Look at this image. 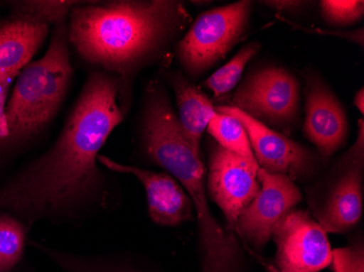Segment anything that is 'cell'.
Wrapping results in <instances>:
<instances>
[{
    "instance_id": "obj_1",
    "label": "cell",
    "mask_w": 364,
    "mask_h": 272,
    "mask_svg": "<svg viewBox=\"0 0 364 272\" xmlns=\"http://www.w3.org/2000/svg\"><path fill=\"white\" fill-rule=\"evenodd\" d=\"M119 79L90 73L54 144L0 185V210L26 228L41 220L80 221L108 206V183L97 156L124 120Z\"/></svg>"
},
{
    "instance_id": "obj_2",
    "label": "cell",
    "mask_w": 364,
    "mask_h": 272,
    "mask_svg": "<svg viewBox=\"0 0 364 272\" xmlns=\"http://www.w3.org/2000/svg\"><path fill=\"white\" fill-rule=\"evenodd\" d=\"M191 23L177 0H114L81 1L67 28L69 46L82 60L119 79V105L127 114L139 73L166 65L171 47Z\"/></svg>"
},
{
    "instance_id": "obj_3",
    "label": "cell",
    "mask_w": 364,
    "mask_h": 272,
    "mask_svg": "<svg viewBox=\"0 0 364 272\" xmlns=\"http://www.w3.org/2000/svg\"><path fill=\"white\" fill-rule=\"evenodd\" d=\"M141 142L146 156L166 170L187 192L198 220L202 272H242L245 259L231 230H225L210 212L201 151L186 138L168 92L159 80L145 87Z\"/></svg>"
},
{
    "instance_id": "obj_4",
    "label": "cell",
    "mask_w": 364,
    "mask_h": 272,
    "mask_svg": "<svg viewBox=\"0 0 364 272\" xmlns=\"http://www.w3.org/2000/svg\"><path fill=\"white\" fill-rule=\"evenodd\" d=\"M67 23L55 26L44 56L16 77L0 138V169L42 136L65 103L73 75Z\"/></svg>"
},
{
    "instance_id": "obj_5",
    "label": "cell",
    "mask_w": 364,
    "mask_h": 272,
    "mask_svg": "<svg viewBox=\"0 0 364 272\" xmlns=\"http://www.w3.org/2000/svg\"><path fill=\"white\" fill-rule=\"evenodd\" d=\"M364 126L351 146L326 175L308 190L312 216L326 232L347 233L355 228L363 208Z\"/></svg>"
},
{
    "instance_id": "obj_6",
    "label": "cell",
    "mask_w": 364,
    "mask_h": 272,
    "mask_svg": "<svg viewBox=\"0 0 364 272\" xmlns=\"http://www.w3.org/2000/svg\"><path fill=\"white\" fill-rule=\"evenodd\" d=\"M252 1L215 8L203 12L175 45V55L183 73L198 79L225 58L242 40L250 23Z\"/></svg>"
},
{
    "instance_id": "obj_7",
    "label": "cell",
    "mask_w": 364,
    "mask_h": 272,
    "mask_svg": "<svg viewBox=\"0 0 364 272\" xmlns=\"http://www.w3.org/2000/svg\"><path fill=\"white\" fill-rule=\"evenodd\" d=\"M300 83L285 67L265 65L239 85L232 107L265 126L292 130L300 121Z\"/></svg>"
},
{
    "instance_id": "obj_8",
    "label": "cell",
    "mask_w": 364,
    "mask_h": 272,
    "mask_svg": "<svg viewBox=\"0 0 364 272\" xmlns=\"http://www.w3.org/2000/svg\"><path fill=\"white\" fill-rule=\"evenodd\" d=\"M216 112L238 119L247 130L253 154L259 168L267 173L284 175L292 181H306L318 175L323 158L304 144L290 140L283 133L265 126L232 106H218Z\"/></svg>"
},
{
    "instance_id": "obj_9",
    "label": "cell",
    "mask_w": 364,
    "mask_h": 272,
    "mask_svg": "<svg viewBox=\"0 0 364 272\" xmlns=\"http://www.w3.org/2000/svg\"><path fill=\"white\" fill-rule=\"evenodd\" d=\"M257 179L261 189L241 212L235 230L259 253L280 221L301 202L302 195L296 183L286 175L269 173L259 168Z\"/></svg>"
},
{
    "instance_id": "obj_10",
    "label": "cell",
    "mask_w": 364,
    "mask_h": 272,
    "mask_svg": "<svg viewBox=\"0 0 364 272\" xmlns=\"http://www.w3.org/2000/svg\"><path fill=\"white\" fill-rule=\"evenodd\" d=\"M275 266L282 272H318L331 265L327 232L306 210H294L274 230Z\"/></svg>"
},
{
    "instance_id": "obj_11",
    "label": "cell",
    "mask_w": 364,
    "mask_h": 272,
    "mask_svg": "<svg viewBox=\"0 0 364 272\" xmlns=\"http://www.w3.org/2000/svg\"><path fill=\"white\" fill-rule=\"evenodd\" d=\"M259 168L216 142L210 145L206 192L234 230L241 212L261 189L257 179Z\"/></svg>"
},
{
    "instance_id": "obj_12",
    "label": "cell",
    "mask_w": 364,
    "mask_h": 272,
    "mask_svg": "<svg viewBox=\"0 0 364 272\" xmlns=\"http://www.w3.org/2000/svg\"><path fill=\"white\" fill-rule=\"evenodd\" d=\"M97 161L110 171L134 175L142 183L146 193L147 212L154 224L178 227L194 220L196 212L191 198L169 173L124 165L102 154L98 155Z\"/></svg>"
},
{
    "instance_id": "obj_13",
    "label": "cell",
    "mask_w": 364,
    "mask_h": 272,
    "mask_svg": "<svg viewBox=\"0 0 364 272\" xmlns=\"http://www.w3.org/2000/svg\"><path fill=\"white\" fill-rule=\"evenodd\" d=\"M304 95V136L318 148L323 161H328L347 142V114L332 89L316 75L309 77Z\"/></svg>"
},
{
    "instance_id": "obj_14",
    "label": "cell",
    "mask_w": 364,
    "mask_h": 272,
    "mask_svg": "<svg viewBox=\"0 0 364 272\" xmlns=\"http://www.w3.org/2000/svg\"><path fill=\"white\" fill-rule=\"evenodd\" d=\"M50 26L10 13L0 18V83L14 82L30 63L49 34Z\"/></svg>"
},
{
    "instance_id": "obj_15",
    "label": "cell",
    "mask_w": 364,
    "mask_h": 272,
    "mask_svg": "<svg viewBox=\"0 0 364 272\" xmlns=\"http://www.w3.org/2000/svg\"><path fill=\"white\" fill-rule=\"evenodd\" d=\"M161 71L175 94L180 126L193 148L201 151L202 136L216 110L210 98L182 71L167 65Z\"/></svg>"
},
{
    "instance_id": "obj_16",
    "label": "cell",
    "mask_w": 364,
    "mask_h": 272,
    "mask_svg": "<svg viewBox=\"0 0 364 272\" xmlns=\"http://www.w3.org/2000/svg\"><path fill=\"white\" fill-rule=\"evenodd\" d=\"M206 131L223 148L242 157L251 165L259 167L247 130L238 119L230 114L216 112Z\"/></svg>"
},
{
    "instance_id": "obj_17",
    "label": "cell",
    "mask_w": 364,
    "mask_h": 272,
    "mask_svg": "<svg viewBox=\"0 0 364 272\" xmlns=\"http://www.w3.org/2000/svg\"><path fill=\"white\" fill-rule=\"evenodd\" d=\"M28 228L9 212L0 210V272H11L23 257Z\"/></svg>"
},
{
    "instance_id": "obj_18",
    "label": "cell",
    "mask_w": 364,
    "mask_h": 272,
    "mask_svg": "<svg viewBox=\"0 0 364 272\" xmlns=\"http://www.w3.org/2000/svg\"><path fill=\"white\" fill-rule=\"evenodd\" d=\"M81 1L69 0H26V1H3L10 13L26 16L36 21L50 26H60L68 22L71 10Z\"/></svg>"
},
{
    "instance_id": "obj_19",
    "label": "cell",
    "mask_w": 364,
    "mask_h": 272,
    "mask_svg": "<svg viewBox=\"0 0 364 272\" xmlns=\"http://www.w3.org/2000/svg\"><path fill=\"white\" fill-rule=\"evenodd\" d=\"M261 50V45L257 42H251L245 45L237 53L236 56L226 65L215 71L205 82L204 87L210 89L215 97L226 95L230 93L238 85L245 65L250 62Z\"/></svg>"
},
{
    "instance_id": "obj_20",
    "label": "cell",
    "mask_w": 364,
    "mask_h": 272,
    "mask_svg": "<svg viewBox=\"0 0 364 272\" xmlns=\"http://www.w3.org/2000/svg\"><path fill=\"white\" fill-rule=\"evenodd\" d=\"M63 272H141L128 266L114 263L106 257L77 255L38 245Z\"/></svg>"
},
{
    "instance_id": "obj_21",
    "label": "cell",
    "mask_w": 364,
    "mask_h": 272,
    "mask_svg": "<svg viewBox=\"0 0 364 272\" xmlns=\"http://www.w3.org/2000/svg\"><path fill=\"white\" fill-rule=\"evenodd\" d=\"M320 7L323 19L329 26H350L363 18L364 3L362 0H323Z\"/></svg>"
},
{
    "instance_id": "obj_22",
    "label": "cell",
    "mask_w": 364,
    "mask_h": 272,
    "mask_svg": "<svg viewBox=\"0 0 364 272\" xmlns=\"http://www.w3.org/2000/svg\"><path fill=\"white\" fill-rule=\"evenodd\" d=\"M329 267L334 272H364L362 237H355L347 246L332 249V261Z\"/></svg>"
},
{
    "instance_id": "obj_23",
    "label": "cell",
    "mask_w": 364,
    "mask_h": 272,
    "mask_svg": "<svg viewBox=\"0 0 364 272\" xmlns=\"http://www.w3.org/2000/svg\"><path fill=\"white\" fill-rule=\"evenodd\" d=\"M261 4L278 12L298 13V12L304 11L310 3L309 1H296V0H272V1H262Z\"/></svg>"
},
{
    "instance_id": "obj_24",
    "label": "cell",
    "mask_w": 364,
    "mask_h": 272,
    "mask_svg": "<svg viewBox=\"0 0 364 272\" xmlns=\"http://www.w3.org/2000/svg\"><path fill=\"white\" fill-rule=\"evenodd\" d=\"M353 105L355 106L358 110L361 112L362 116L364 114V91L363 87L360 89L355 94V99H353Z\"/></svg>"
},
{
    "instance_id": "obj_25",
    "label": "cell",
    "mask_w": 364,
    "mask_h": 272,
    "mask_svg": "<svg viewBox=\"0 0 364 272\" xmlns=\"http://www.w3.org/2000/svg\"><path fill=\"white\" fill-rule=\"evenodd\" d=\"M257 259H259V263L264 266L267 272H282L277 267H276L275 263H269V261H264V259H261V256L257 255Z\"/></svg>"
}]
</instances>
